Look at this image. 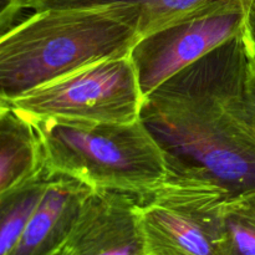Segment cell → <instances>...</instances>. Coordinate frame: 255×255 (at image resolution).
<instances>
[{"mask_svg":"<svg viewBox=\"0 0 255 255\" xmlns=\"http://www.w3.org/2000/svg\"><path fill=\"white\" fill-rule=\"evenodd\" d=\"M143 95L129 56L95 62L39 87L7 106L25 119H67L131 124Z\"/></svg>","mask_w":255,"mask_h":255,"instance_id":"cell-4","label":"cell"},{"mask_svg":"<svg viewBox=\"0 0 255 255\" xmlns=\"http://www.w3.org/2000/svg\"><path fill=\"white\" fill-rule=\"evenodd\" d=\"M25 9L27 0H0V35L16 24V19Z\"/></svg>","mask_w":255,"mask_h":255,"instance_id":"cell-13","label":"cell"},{"mask_svg":"<svg viewBox=\"0 0 255 255\" xmlns=\"http://www.w3.org/2000/svg\"><path fill=\"white\" fill-rule=\"evenodd\" d=\"M241 107L247 121L251 122L252 126L255 128V65L253 61H252L251 72L247 80L246 90L241 100Z\"/></svg>","mask_w":255,"mask_h":255,"instance_id":"cell-14","label":"cell"},{"mask_svg":"<svg viewBox=\"0 0 255 255\" xmlns=\"http://www.w3.org/2000/svg\"><path fill=\"white\" fill-rule=\"evenodd\" d=\"M222 189L166 179L137 197L146 255H226Z\"/></svg>","mask_w":255,"mask_h":255,"instance_id":"cell-5","label":"cell"},{"mask_svg":"<svg viewBox=\"0 0 255 255\" xmlns=\"http://www.w3.org/2000/svg\"><path fill=\"white\" fill-rule=\"evenodd\" d=\"M224 1L228 0H27V9L127 7L137 14L142 37Z\"/></svg>","mask_w":255,"mask_h":255,"instance_id":"cell-10","label":"cell"},{"mask_svg":"<svg viewBox=\"0 0 255 255\" xmlns=\"http://www.w3.org/2000/svg\"><path fill=\"white\" fill-rule=\"evenodd\" d=\"M139 37L138 17L127 7L36 10L0 35V102L127 56Z\"/></svg>","mask_w":255,"mask_h":255,"instance_id":"cell-2","label":"cell"},{"mask_svg":"<svg viewBox=\"0 0 255 255\" xmlns=\"http://www.w3.org/2000/svg\"><path fill=\"white\" fill-rule=\"evenodd\" d=\"M64 249L71 255H146L136 197L94 189Z\"/></svg>","mask_w":255,"mask_h":255,"instance_id":"cell-7","label":"cell"},{"mask_svg":"<svg viewBox=\"0 0 255 255\" xmlns=\"http://www.w3.org/2000/svg\"><path fill=\"white\" fill-rule=\"evenodd\" d=\"M243 199L246 201V203L251 207L252 211L255 213V194H253V196H249V197H244Z\"/></svg>","mask_w":255,"mask_h":255,"instance_id":"cell-16","label":"cell"},{"mask_svg":"<svg viewBox=\"0 0 255 255\" xmlns=\"http://www.w3.org/2000/svg\"><path fill=\"white\" fill-rule=\"evenodd\" d=\"M247 0H228L139 37L129 52L143 97L243 32Z\"/></svg>","mask_w":255,"mask_h":255,"instance_id":"cell-6","label":"cell"},{"mask_svg":"<svg viewBox=\"0 0 255 255\" xmlns=\"http://www.w3.org/2000/svg\"><path fill=\"white\" fill-rule=\"evenodd\" d=\"M50 178L44 167L29 182L0 197V255H9L16 246Z\"/></svg>","mask_w":255,"mask_h":255,"instance_id":"cell-11","label":"cell"},{"mask_svg":"<svg viewBox=\"0 0 255 255\" xmlns=\"http://www.w3.org/2000/svg\"><path fill=\"white\" fill-rule=\"evenodd\" d=\"M251 66L242 32L144 97L139 120L167 179L211 184L229 199L255 194V128L241 107Z\"/></svg>","mask_w":255,"mask_h":255,"instance_id":"cell-1","label":"cell"},{"mask_svg":"<svg viewBox=\"0 0 255 255\" xmlns=\"http://www.w3.org/2000/svg\"><path fill=\"white\" fill-rule=\"evenodd\" d=\"M26 120L36 131L50 174L136 198L157 189L168 177L163 153L141 120L131 124Z\"/></svg>","mask_w":255,"mask_h":255,"instance_id":"cell-3","label":"cell"},{"mask_svg":"<svg viewBox=\"0 0 255 255\" xmlns=\"http://www.w3.org/2000/svg\"><path fill=\"white\" fill-rule=\"evenodd\" d=\"M243 39L246 41L252 61L255 65V0H247Z\"/></svg>","mask_w":255,"mask_h":255,"instance_id":"cell-15","label":"cell"},{"mask_svg":"<svg viewBox=\"0 0 255 255\" xmlns=\"http://www.w3.org/2000/svg\"><path fill=\"white\" fill-rule=\"evenodd\" d=\"M44 169L41 144L32 125L9 106L0 112V197Z\"/></svg>","mask_w":255,"mask_h":255,"instance_id":"cell-9","label":"cell"},{"mask_svg":"<svg viewBox=\"0 0 255 255\" xmlns=\"http://www.w3.org/2000/svg\"><path fill=\"white\" fill-rule=\"evenodd\" d=\"M57 255H71V254H70L69 252H67V251H65V249H62V251H61V253H60V254H57Z\"/></svg>","mask_w":255,"mask_h":255,"instance_id":"cell-17","label":"cell"},{"mask_svg":"<svg viewBox=\"0 0 255 255\" xmlns=\"http://www.w3.org/2000/svg\"><path fill=\"white\" fill-rule=\"evenodd\" d=\"M5 107H6V105H4V104H1V102H0V112H1L2 110L5 109Z\"/></svg>","mask_w":255,"mask_h":255,"instance_id":"cell-18","label":"cell"},{"mask_svg":"<svg viewBox=\"0 0 255 255\" xmlns=\"http://www.w3.org/2000/svg\"><path fill=\"white\" fill-rule=\"evenodd\" d=\"M226 255H255V213L243 198L224 202Z\"/></svg>","mask_w":255,"mask_h":255,"instance_id":"cell-12","label":"cell"},{"mask_svg":"<svg viewBox=\"0 0 255 255\" xmlns=\"http://www.w3.org/2000/svg\"><path fill=\"white\" fill-rule=\"evenodd\" d=\"M94 189L87 184L51 174L24 233L9 255H57L76 224L85 201Z\"/></svg>","mask_w":255,"mask_h":255,"instance_id":"cell-8","label":"cell"}]
</instances>
